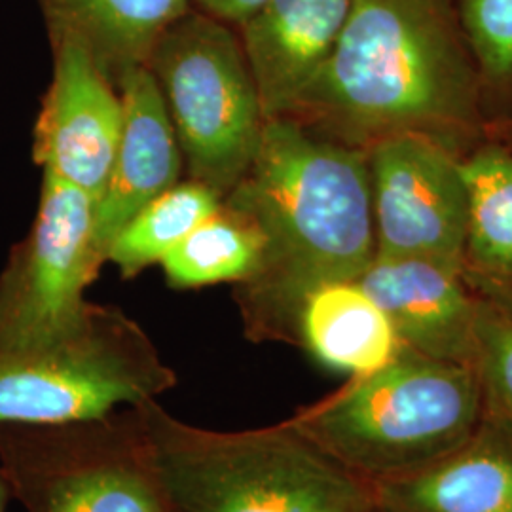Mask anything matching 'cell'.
Returning a JSON list of instances; mask_svg holds the SVG:
<instances>
[{"mask_svg": "<svg viewBox=\"0 0 512 512\" xmlns=\"http://www.w3.org/2000/svg\"><path fill=\"white\" fill-rule=\"evenodd\" d=\"M484 414L475 365L404 348L389 365L351 376L287 420L374 490L448 456L475 433Z\"/></svg>", "mask_w": 512, "mask_h": 512, "instance_id": "4", "label": "cell"}, {"mask_svg": "<svg viewBox=\"0 0 512 512\" xmlns=\"http://www.w3.org/2000/svg\"><path fill=\"white\" fill-rule=\"evenodd\" d=\"M50 37L82 42L116 86L147 65L158 38L188 12V0H40Z\"/></svg>", "mask_w": 512, "mask_h": 512, "instance_id": "16", "label": "cell"}, {"mask_svg": "<svg viewBox=\"0 0 512 512\" xmlns=\"http://www.w3.org/2000/svg\"><path fill=\"white\" fill-rule=\"evenodd\" d=\"M116 86L124 105V131L93 220V239L105 260L116 234L143 207L173 188L181 173V147L148 65L131 69Z\"/></svg>", "mask_w": 512, "mask_h": 512, "instance_id": "12", "label": "cell"}, {"mask_svg": "<svg viewBox=\"0 0 512 512\" xmlns=\"http://www.w3.org/2000/svg\"><path fill=\"white\" fill-rule=\"evenodd\" d=\"M476 372L486 401L512 423V317L478 302Z\"/></svg>", "mask_w": 512, "mask_h": 512, "instance_id": "21", "label": "cell"}, {"mask_svg": "<svg viewBox=\"0 0 512 512\" xmlns=\"http://www.w3.org/2000/svg\"><path fill=\"white\" fill-rule=\"evenodd\" d=\"M200 2L203 8L215 18L243 23L249 16H253L266 0H200Z\"/></svg>", "mask_w": 512, "mask_h": 512, "instance_id": "22", "label": "cell"}, {"mask_svg": "<svg viewBox=\"0 0 512 512\" xmlns=\"http://www.w3.org/2000/svg\"><path fill=\"white\" fill-rule=\"evenodd\" d=\"M52 48L54 78L38 112L35 160L97 205L124 131L122 97L82 42L54 37Z\"/></svg>", "mask_w": 512, "mask_h": 512, "instance_id": "10", "label": "cell"}, {"mask_svg": "<svg viewBox=\"0 0 512 512\" xmlns=\"http://www.w3.org/2000/svg\"><path fill=\"white\" fill-rule=\"evenodd\" d=\"M372 512H380V511H378V509H374V511H372Z\"/></svg>", "mask_w": 512, "mask_h": 512, "instance_id": "25", "label": "cell"}, {"mask_svg": "<svg viewBox=\"0 0 512 512\" xmlns=\"http://www.w3.org/2000/svg\"><path fill=\"white\" fill-rule=\"evenodd\" d=\"M262 247L255 224L220 203L219 211L171 249L160 264L169 285L177 289L236 285L255 272Z\"/></svg>", "mask_w": 512, "mask_h": 512, "instance_id": "18", "label": "cell"}, {"mask_svg": "<svg viewBox=\"0 0 512 512\" xmlns=\"http://www.w3.org/2000/svg\"><path fill=\"white\" fill-rule=\"evenodd\" d=\"M222 203L245 215L264 247L236 283L245 334L298 346V319L317 289L355 281L376 256L365 150L268 118L255 158Z\"/></svg>", "mask_w": 512, "mask_h": 512, "instance_id": "2", "label": "cell"}, {"mask_svg": "<svg viewBox=\"0 0 512 512\" xmlns=\"http://www.w3.org/2000/svg\"><path fill=\"white\" fill-rule=\"evenodd\" d=\"M355 281L382 308L404 348L475 363L478 300L459 270L425 258L376 255Z\"/></svg>", "mask_w": 512, "mask_h": 512, "instance_id": "11", "label": "cell"}, {"mask_svg": "<svg viewBox=\"0 0 512 512\" xmlns=\"http://www.w3.org/2000/svg\"><path fill=\"white\" fill-rule=\"evenodd\" d=\"M147 65L192 179L224 198L253 162L266 124L241 40L217 19L186 12Z\"/></svg>", "mask_w": 512, "mask_h": 512, "instance_id": "6", "label": "cell"}, {"mask_svg": "<svg viewBox=\"0 0 512 512\" xmlns=\"http://www.w3.org/2000/svg\"><path fill=\"white\" fill-rule=\"evenodd\" d=\"M376 255L425 258L459 270L469 220L461 162L416 135L366 150Z\"/></svg>", "mask_w": 512, "mask_h": 512, "instance_id": "9", "label": "cell"}, {"mask_svg": "<svg viewBox=\"0 0 512 512\" xmlns=\"http://www.w3.org/2000/svg\"><path fill=\"white\" fill-rule=\"evenodd\" d=\"M167 512H372L374 490L289 420L203 429L158 399L133 406Z\"/></svg>", "mask_w": 512, "mask_h": 512, "instance_id": "3", "label": "cell"}, {"mask_svg": "<svg viewBox=\"0 0 512 512\" xmlns=\"http://www.w3.org/2000/svg\"><path fill=\"white\" fill-rule=\"evenodd\" d=\"M461 169L469 220L459 275L478 302L512 317V154L486 139Z\"/></svg>", "mask_w": 512, "mask_h": 512, "instance_id": "15", "label": "cell"}, {"mask_svg": "<svg viewBox=\"0 0 512 512\" xmlns=\"http://www.w3.org/2000/svg\"><path fill=\"white\" fill-rule=\"evenodd\" d=\"M380 512H512V423L486 401L475 433L414 475L374 488Z\"/></svg>", "mask_w": 512, "mask_h": 512, "instance_id": "14", "label": "cell"}, {"mask_svg": "<svg viewBox=\"0 0 512 512\" xmlns=\"http://www.w3.org/2000/svg\"><path fill=\"white\" fill-rule=\"evenodd\" d=\"M298 346L349 378L384 368L404 349L387 315L357 281L330 283L308 296L298 319Z\"/></svg>", "mask_w": 512, "mask_h": 512, "instance_id": "17", "label": "cell"}, {"mask_svg": "<svg viewBox=\"0 0 512 512\" xmlns=\"http://www.w3.org/2000/svg\"><path fill=\"white\" fill-rule=\"evenodd\" d=\"M220 203L219 194L200 181L175 184L116 234L107 260L114 262L124 277L139 274L162 262L171 249L219 211Z\"/></svg>", "mask_w": 512, "mask_h": 512, "instance_id": "19", "label": "cell"}, {"mask_svg": "<svg viewBox=\"0 0 512 512\" xmlns=\"http://www.w3.org/2000/svg\"><path fill=\"white\" fill-rule=\"evenodd\" d=\"M10 499H12V494H10L8 482H6V478H4L2 471H0V512H6V505H8Z\"/></svg>", "mask_w": 512, "mask_h": 512, "instance_id": "24", "label": "cell"}, {"mask_svg": "<svg viewBox=\"0 0 512 512\" xmlns=\"http://www.w3.org/2000/svg\"><path fill=\"white\" fill-rule=\"evenodd\" d=\"M0 471L27 512H167L133 406L63 423L0 421Z\"/></svg>", "mask_w": 512, "mask_h": 512, "instance_id": "7", "label": "cell"}, {"mask_svg": "<svg viewBox=\"0 0 512 512\" xmlns=\"http://www.w3.org/2000/svg\"><path fill=\"white\" fill-rule=\"evenodd\" d=\"M486 137L499 143L501 147L507 148L512 154V118H507L503 122H495L486 128Z\"/></svg>", "mask_w": 512, "mask_h": 512, "instance_id": "23", "label": "cell"}, {"mask_svg": "<svg viewBox=\"0 0 512 512\" xmlns=\"http://www.w3.org/2000/svg\"><path fill=\"white\" fill-rule=\"evenodd\" d=\"M95 202L44 173L37 219L0 272V349L35 346L74 325L107 262L93 239Z\"/></svg>", "mask_w": 512, "mask_h": 512, "instance_id": "8", "label": "cell"}, {"mask_svg": "<svg viewBox=\"0 0 512 512\" xmlns=\"http://www.w3.org/2000/svg\"><path fill=\"white\" fill-rule=\"evenodd\" d=\"M488 126L512 118V0H456Z\"/></svg>", "mask_w": 512, "mask_h": 512, "instance_id": "20", "label": "cell"}, {"mask_svg": "<svg viewBox=\"0 0 512 512\" xmlns=\"http://www.w3.org/2000/svg\"><path fill=\"white\" fill-rule=\"evenodd\" d=\"M285 118L344 147L416 135L463 162L488 137L456 0H353L332 52Z\"/></svg>", "mask_w": 512, "mask_h": 512, "instance_id": "1", "label": "cell"}, {"mask_svg": "<svg viewBox=\"0 0 512 512\" xmlns=\"http://www.w3.org/2000/svg\"><path fill=\"white\" fill-rule=\"evenodd\" d=\"M177 385L147 332L112 306L35 346L0 349V421L63 423L160 399Z\"/></svg>", "mask_w": 512, "mask_h": 512, "instance_id": "5", "label": "cell"}, {"mask_svg": "<svg viewBox=\"0 0 512 512\" xmlns=\"http://www.w3.org/2000/svg\"><path fill=\"white\" fill-rule=\"evenodd\" d=\"M351 4L353 0H266L239 23L241 46L266 120L287 114L325 63Z\"/></svg>", "mask_w": 512, "mask_h": 512, "instance_id": "13", "label": "cell"}]
</instances>
